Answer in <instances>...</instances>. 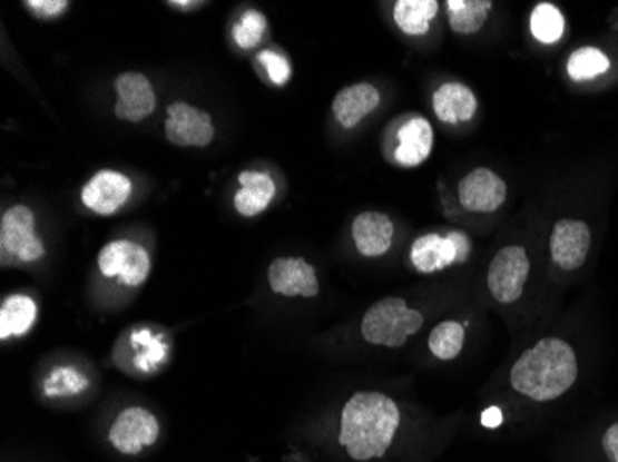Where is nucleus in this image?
Listing matches in <instances>:
<instances>
[{"label": "nucleus", "instance_id": "f257e3e1", "mask_svg": "<svg viewBox=\"0 0 618 462\" xmlns=\"http://www.w3.org/2000/svg\"><path fill=\"white\" fill-rule=\"evenodd\" d=\"M399 405L382 392H356L341 413V446L354 461L382 459L399 431Z\"/></svg>", "mask_w": 618, "mask_h": 462}, {"label": "nucleus", "instance_id": "f03ea898", "mask_svg": "<svg viewBox=\"0 0 618 462\" xmlns=\"http://www.w3.org/2000/svg\"><path fill=\"white\" fill-rule=\"evenodd\" d=\"M578 380L576 352L563 338L547 337L526 350L511 368V386L533 402L563 396Z\"/></svg>", "mask_w": 618, "mask_h": 462}, {"label": "nucleus", "instance_id": "7ed1b4c3", "mask_svg": "<svg viewBox=\"0 0 618 462\" xmlns=\"http://www.w3.org/2000/svg\"><path fill=\"white\" fill-rule=\"evenodd\" d=\"M424 324L421 311L410 309L405 299L383 298L372 305L362 321V335L374 346L400 348Z\"/></svg>", "mask_w": 618, "mask_h": 462}, {"label": "nucleus", "instance_id": "20e7f679", "mask_svg": "<svg viewBox=\"0 0 618 462\" xmlns=\"http://www.w3.org/2000/svg\"><path fill=\"white\" fill-rule=\"evenodd\" d=\"M530 257L522 246H506L489 265L488 287L500 304H513L524 293Z\"/></svg>", "mask_w": 618, "mask_h": 462}, {"label": "nucleus", "instance_id": "39448f33", "mask_svg": "<svg viewBox=\"0 0 618 462\" xmlns=\"http://www.w3.org/2000/svg\"><path fill=\"white\" fill-rule=\"evenodd\" d=\"M469 250V239L460 232H452L447 237L438 234L422 235L411 246V265L422 274L439 273L454 263L465 262Z\"/></svg>", "mask_w": 618, "mask_h": 462}, {"label": "nucleus", "instance_id": "423d86ee", "mask_svg": "<svg viewBox=\"0 0 618 462\" xmlns=\"http://www.w3.org/2000/svg\"><path fill=\"white\" fill-rule=\"evenodd\" d=\"M2 256H16L24 263L38 262L45 256L43 240L33 234V213L27 206H13L0 223Z\"/></svg>", "mask_w": 618, "mask_h": 462}, {"label": "nucleus", "instance_id": "0eeeda50", "mask_svg": "<svg viewBox=\"0 0 618 462\" xmlns=\"http://www.w3.org/2000/svg\"><path fill=\"white\" fill-rule=\"evenodd\" d=\"M100 273L106 277H119L126 287H139L150 273V257L143 246L130 240H114L100 250Z\"/></svg>", "mask_w": 618, "mask_h": 462}, {"label": "nucleus", "instance_id": "6e6552de", "mask_svg": "<svg viewBox=\"0 0 618 462\" xmlns=\"http://www.w3.org/2000/svg\"><path fill=\"white\" fill-rule=\"evenodd\" d=\"M169 119L165 122V136L176 147H208L214 141L212 117L203 109L186 102L170 104Z\"/></svg>", "mask_w": 618, "mask_h": 462}, {"label": "nucleus", "instance_id": "1a4fd4ad", "mask_svg": "<svg viewBox=\"0 0 618 462\" xmlns=\"http://www.w3.org/2000/svg\"><path fill=\"white\" fill-rule=\"evenodd\" d=\"M158 420L147 409L128 407L111 425L110 442L125 455H137L143 448L158 441Z\"/></svg>", "mask_w": 618, "mask_h": 462}, {"label": "nucleus", "instance_id": "9d476101", "mask_svg": "<svg viewBox=\"0 0 618 462\" xmlns=\"http://www.w3.org/2000/svg\"><path fill=\"white\" fill-rule=\"evenodd\" d=\"M591 248V229L575 218L559 220L550 237L552 262L565 273H575L586 263Z\"/></svg>", "mask_w": 618, "mask_h": 462}, {"label": "nucleus", "instance_id": "9b49d317", "mask_svg": "<svg viewBox=\"0 0 618 462\" xmlns=\"http://www.w3.org/2000/svg\"><path fill=\"white\" fill-rule=\"evenodd\" d=\"M268 283L273 293L287 298L302 296L313 298L318 294V279L315 268L302 257H278L268 267Z\"/></svg>", "mask_w": 618, "mask_h": 462}, {"label": "nucleus", "instance_id": "f8f14e48", "mask_svg": "<svg viewBox=\"0 0 618 462\" xmlns=\"http://www.w3.org/2000/svg\"><path fill=\"white\" fill-rule=\"evenodd\" d=\"M461 206L474 213H493L502 206L508 185L491 169L480 167L460 181L458 187Z\"/></svg>", "mask_w": 618, "mask_h": 462}, {"label": "nucleus", "instance_id": "ddd939ff", "mask_svg": "<svg viewBox=\"0 0 618 462\" xmlns=\"http://www.w3.org/2000/svg\"><path fill=\"white\" fill-rule=\"evenodd\" d=\"M131 195V181L117 170H100L84 185V206L99 215H114Z\"/></svg>", "mask_w": 618, "mask_h": 462}, {"label": "nucleus", "instance_id": "4468645a", "mask_svg": "<svg viewBox=\"0 0 618 462\" xmlns=\"http://www.w3.org/2000/svg\"><path fill=\"white\" fill-rule=\"evenodd\" d=\"M117 119L139 122L154 114L156 92L148 78L139 72H122L116 80Z\"/></svg>", "mask_w": 618, "mask_h": 462}, {"label": "nucleus", "instance_id": "2eb2a0df", "mask_svg": "<svg viewBox=\"0 0 618 462\" xmlns=\"http://www.w3.org/2000/svg\"><path fill=\"white\" fill-rule=\"evenodd\" d=\"M433 147L432 125L422 117H413L400 126L394 147V161L402 167H419L430 158Z\"/></svg>", "mask_w": 618, "mask_h": 462}, {"label": "nucleus", "instance_id": "dca6fc26", "mask_svg": "<svg viewBox=\"0 0 618 462\" xmlns=\"http://www.w3.org/2000/svg\"><path fill=\"white\" fill-rule=\"evenodd\" d=\"M352 237L362 256L380 257L393 245L394 224L383 213H362L352 224Z\"/></svg>", "mask_w": 618, "mask_h": 462}, {"label": "nucleus", "instance_id": "f3484780", "mask_svg": "<svg viewBox=\"0 0 618 462\" xmlns=\"http://www.w3.org/2000/svg\"><path fill=\"white\" fill-rule=\"evenodd\" d=\"M380 100H382L380 91L372 83H354L341 89L332 104L335 120L343 128H354L377 108Z\"/></svg>", "mask_w": 618, "mask_h": 462}, {"label": "nucleus", "instance_id": "a211bd4d", "mask_svg": "<svg viewBox=\"0 0 618 462\" xmlns=\"http://www.w3.org/2000/svg\"><path fill=\"white\" fill-rule=\"evenodd\" d=\"M478 100L465 83L447 82L433 92V111L444 125H460L477 115Z\"/></svg>", "mask_w": 618, "mask_h": 462}, {"label": "nucleus", "instance_id": "6ab92c4d", "mask_svg": "<svg viewBox=\"0 0 618 462\" xmlns=\"http://www.w3.org/2000/svg\"><path fill=\"white\" fill-rule=\"evenodd\" d=\"M242 189L234 196V206L243 217H256L267 209L276 196V184L263 170H245L239 175Z\"/></svg>", "mask_w": 618, "mask_h": 462}, {"label": "nucleus", "instance_id": "aec40b11", "mask_svg": "<svg viewBox=\"0 0 618 462\" xmlns=\"http://www.w3.org/2000/svg\"><path fill=\"white\" fill-rule=\"evenodd\" d=\"M38 316V305L24 294H13L0 309V338L21 337L30 332Z\"/></svg>", "mask_w": 618, "mask_h": 462}, {"label": "nucleus", "instance_id": "412c9836", "mask_svg": "<svg viewBox=\"0 0 618 462\" xmlns=\"http://www.w3.org/2000/svg\"><path fill=\"white\" fill-rule=\"evenodd\" d=\"M438 11L435 0H399L394 4V21L408 36H424Z\"/></svg>", "mask_w": 618, "mask_h": 462}, {"label": "nucleus", "instance_id": "4be33fe9", "mask_svg": "<svg viewBox=\"0 0 618 462\" xmlns=\"http://www.w3.org/2000/svg\"><path fill=\"white\" fill-rule=\"evenodd\" d=\"M493 8L491 0H449V22L455 33L478 32L488 21L489 11Z\"/></svg>", "mask_w": 618, "mask_h": 462}, {"label": "nucleus", "instance_id": "5701e85b", "mask_svg": "<svg viewBox=\"0 0 618 462\" xmlns=\"http://www.w3.org/2000/svg\"><path fill=\"white\" fill-rule=\"evenodd\" d=\"M465 344V326L458 321H444L430 333V352L438 360L452 361L461 354Z\"/></svg>", "mask_w": 618, "mask_h": 462}, {"label": "nucleus", "instance_id": "b1692460", "mask_svg": "<svg viewBox=\"0 0 618 462\" xmlns=\"http://www.w3.org/2000/svg\"><path fill=\"white\" fill-rule=\"evenodd\" d=\"M608 56L604 55L602 50L586 47V49L576 50L575 55H570L569 63H567V71L569 77L576 82H583V80H592V78L606 75L609 71Z\"/></svg>", "mask_w": 618, "mask_h": 462}, {"label": "nucleus", "instance_id": "393cba45", "mask_svg": "<svg viewBox=\"0 0 618 462\" xmlns=\"http://www.w3.org/2000/svg\"><path fill=\"white\" fill-rule=\"evenodd\" d=\"M530 28L531 33L541 43H556L563 36V13L556 6L542 2V4L536 6V10L531 13Z\"/></svg>", "mask_w": 618, "mask_h": 462}, {"label": "nucleus", "instance_id": "a878e982", "mask_svg": "<svg viewBox=\"0 0 618 462\" xmlns=\"http://www.w3.org/2000/svg\"><path fill=\"white\" fill-rule=\"evenodd\" d=\"M267 30V19L256 10H248L243 13L237 22L232 36L237 47L243 50L254 49L262 41L263 33Z\"/></svg>", "mask_w": 618, "mask_h": 462}, {"label": "nucleus", "instance_id": "bb28decb", "mask_svg": "<svg viewBox=\"0 0 618 462\" xmlns=\"http://www.w3.org/2000/svg\"><path fill=\"white\" fill-rule=\"evenodd\" d=\"M88 386V380L75 368H58L45 381L47 396H69L78 394Z\"/></svg>", "mask_w": 618, "mask_h": 462}, {"label": "nucleus", "instance_id": "cd10ccee", "mask_svg": "<svg viewBox=\"0 0 618 462\" xmlns=\"http://www.w3.org/2000/svg\"><path fill=\"white\" fill-rule=\"evenodd\" d=\"M257 61L262 63V67H265L268 80L274 86H285V83L290 82L291 72L293 71H291L290 61H287L284 55L274 52V50H262L257 55Z\"/></svg>", "mask_w": 618, "mask_h": 462}, {"label": "nucleus", "instance_id": "c85d7f7f", "mask_svg": "<svg viewBox=\"0 0 618 462\" xmlns=\"http://www.w3.org/2000/svg\"><path fill=\"white\" fill-rule=\"evenodd\" d=\"M36 16L50 19V17H58L67 10L69 2L66 0H28L27 4Z\"/></svg>", "mask_w": 618, "mask_h": 462}, {"label": "nucleus", "instance_id": "c756f323", "mask_svg": "<svg viewBox=\"0 0 618 462\" xmlns=\"http://www.w3.org/2000/svg\"><path fill=\"white\" fill-rule=\"evenodd\" d=\"M602 448L609 462H618V422L609 425L604 433Z\"/></svg>", "mask_w": 618, "mask_h": 462}, {"label": "nucleus", "instance_id": "7c9ffc66", "mask_svg": "<svg viewBox=\"0 0 618 462\" xmlns=\"http://www.w3.org/2000/svg\"><path fill=\"white\" fill-rule=\"evenodd\" d=\"M502 411L498 407H489L485 413L482 414V424L489 430H494L498 425L502 424Z\"/></svg>", "mask_w": 618, "mask_h": 462}, {"label": "nucleus", "instance_id": "2f4dec72", "mask_svg": "<svg viewBox=\"0 0 618 462\" xmlns=\"http://www.w3.org/2000/svg\"><path fill=\"white\" fill-rule=\"evenodd\" d=\"M197 4V2H180V0H176V2H170V6H175V8H192V6Z\"/></svg>", "mask_w": 618, "mask_h": 462}]
</instances>
